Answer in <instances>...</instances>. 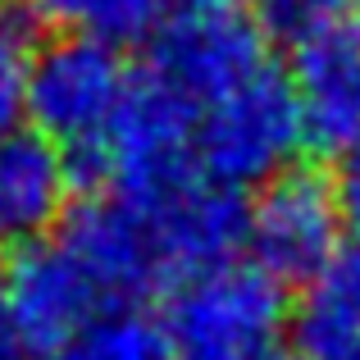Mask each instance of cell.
Masks as SVG:
<instances>
[{
    "mask_svg": "<svg viewBox=\"0 0 360 360\" xmlns=\"http://www.w3.org/2000/svg\"><path fill=\"white\" fill-rule=\"evenodd\" d=\"M301 141L306 123L278 60L196 110V169L229 192L274 183L283 169H292Z\"/></svg>",
    "mask_w": 360,
    "mask_h": 360,
    "instance_id": "6da1fadb",
    "label": "cell"
},
{
    "mask_svg": "<svg viewBox=\"0 0 360 360\" xmlns=\"http://www.w3.org/2000/svg\"><path fill=\"white\" fill-rule=\"evenodd\" d=\"M288 324L283 283L255 264H219L178 283L165 306L174 360H269Z\"/></svg>",
    "mask_w": 360,
    "mask_h": 360,
    "instance_id": "7a4b0ae2",
    "label": "cell"
},
{
    "mask_svg": "<svg viewBox=\"0 0 360 360\" xmlns=\"http://www.w3.org/2000/svg\"><path fill=\"white\" fill-rule=\"evenodd\" d=\"M128 87L132 73L115 41L82 32L55 37V41L37 46L32 78H27L32 132H41L60 150L91 155L128 101Z\"/></svg>",
    "mask_w": 360,
    "mask_h": 360,
    "instance_id": "3957f363",
    "label": "cell"
},
{
    "mask_svg": "<svg viewBox=\"0 0 360 360\" xmlns=\"http://www.w3.org/2000/svg\"><path fill=\"white\" fill-rule=\"evenodd\" d=\"M91 155L110 187L132 201H150L205 178L196 169V105L150 69L132 78L128 101Z\"/></svg>",
    "mask_w": 360,
    "mask_h": 360,
    "instance_id": "277c9868",
    "label": "cell"
},
{
    "mask_svg": "<svg viewBox=\"0 0 360 360\" xmlns=\"http://www.w3.org/2000/svg\"><path fill=\"white\" fill-rule=\"evenodd\" d=\"M342 205L324 174L315 169H283L274 183L255 192L246 205V246L251 264L274 283H310L333 251L342 246Z\"/></svg>",
    "mask_w": 360,
    "mask_h": 360,
    "instance_id": "5b68a950",
    "label": "cell"
},
{
    "mask_svg": "<svg viewBox=\"0 0 360 360\" xmlns=\"http://www.w3.org/2000/svg\"><path fill=\"white\" fill-rule=\"evenodd\" d=\"M0 301H5L14 333L27 356H60L69 342H78L96 319H105V297L78 255L60 238L18 246L14 260L0 274Z\"/></svg>",
    "mask_w": 360,
    "mask_h": 360,
    "instance_id": "8992f818",
    "label": "cell"
},
{
    "mask_svg": "<svg viewBox=\"0 0 360 360\" xmlns=\"http://www.w3.org/2000/svg\"><path fill=\"white\" fill-rule=\"evenodd\" d=\"M274 55L260 23H251L238 5H205L178 14L155 37L146 69L201 110L205 101L224 96L229 87H238L242 78H251Z\"/></svg>",
    "mask_w": 360,
    "mask_h": 360,
    "instance_id": "52a82bcc",
    "label": "cell"
},
{
    "mask_svg": "<svg viewBox=\"0 0 360 360\" xmlns=\"http://www.w3.org/2000/svg\"><path fill=\"white\" fill-rule=\"evenodd\" d=\"M137 205L146 210L169 292L205 269L233 264L238 246H246L242 192H229V187L210 183V178H192V183L174 187V192L150 196V201H137Z\"/></svg>",
    "mask_w": 360,
    "mask_h": 360,
    "instance_id": "ba28073f",
    "label": "cell"
},
{
    "mask_svg": "<svg viewBox=\"0 0 360 360\" xmlns=\"http://www.w3.org/2000/svg\"><path fill=\"white\" fill-rule=\"evenodd\" d=\"M60 242L78 255L87 278L105 297V306H132L146 292L165 288V269L155 255L146 210L128 196H91V201L73 205L69 219L60 224Z\"/></svg>",
    "mask_w": 360,
    "mask_h": 360,
    "instance_id": "9c48e42d",
    "label": "cell"
},
{
    "mask_svg": "<svg viewBox=\"0 0 360 360\" xmlns=\"http://www.w3.org/2000/svg\"><path fill=\"white\" fill-rule=\"evenodd\" d=\"M292 91L306 141L342 155L360 137V23L347 14L292 37Z\"/></svg>",
    "mask_w": 360,
    "mask_h": 360,
    "instance_id": "30bf717a",
    "label": "cell"
},
{
    "mask_svg": "<svg viewBox=\"0 0 360 360\" xmlns=\"http://www.w3.org/2000/svg\"><path fill=\"white\" fill-rule=\"evenodd\" d=\"M78 169L41 132H9L0 141V242H46L69 219Z\"/></svg>",
    "mask_w": 360,
    "mask_h": 360,
    "instance_id": "8fae6325",
    "label": "cell"
},
{
    "mask_svg": "<svg viewBox=\"0 0 360 360\" xmlns=\"http://www.w3.org/2000/svg\"><path fill=\"white\" fill-rule=\"evenodd\" d=\"M292 324L306 360L360 356V233L347 238L333 251V260L306 283Z\"/></svg>",
    "mask_w": 360,
    "mask_h": 360,
    "instance_id": "7c38bea8",
    "label": "cell"
},
{
    "mask_svg": "<svg viewBox=\"0 0 360 360\" xmlns=\"http://www.w3.org/2000/svg\"><path fill=\"white\" fill-rule=\"evenodd\" d=\"M37 18L60 23L64 32L101 37V41H137L160 37L178 14L205 5H238V0H27Z\"/></svg>",
    "mask_w": 360,
    "mask_h": 360,
    "instance_id": "4fadbf2b",
    "label": "cell"
},
{
    "mask_svg": "<svg viewBox=\"0 0 360 360\" xmlns=\"http://www.w3.org/2000/svg\"><path fill=\"white\" fill-rule=\"evenodd\" d=\"M37 9L27 0H0V141L27 115V78L37 60Z\"/></svg>",
    "mask_w": 360,
    "mask_h": 360,
    "instance_id": "5bb4252c",
    "label": "cell"
},
{
    "mask_svg": "<svg viewBox=\"0 0 360 360\" xmlns=\"http://www.w3.org/2000/svg\"><path fill=\"white\" fill-rule=\"evenodd\" d=\"M55 360H174V347L165 338V324H150L146 315H105L69 342Z\"/></svg>",
    "mask_w": 360,
    "mask_h": 360,
    "instance_id": "9a60e30c",
    "label": "cell"
},
{
    "mask_svg": "<svg viewBox=\"0 0 360 360\" xmlns=\"http://www.w3.org/2000/svg\"><path fill=\"white\" fill-rule=\"evenodd\" d=\"M264 14H269L274 27L297 37L315 23H328V18L347 14V0H264Z\"/></svg>",
    "mask_w": 360,
    "mask_h": 360,
    "instance_id": "2e32d148",
    "label": "cell"
},
{
    "mask_svg": "<svg viewBox=\"0 0 360 360\" xmlns=\"http://www.w3.org/2000/svg\"><path fill=\"white\" fill-rule=\"evenodd\" d=\"M333 192H338V205H342V214L356 224V233H360V137L342 150V155H338Z\"/></svg>",
    "mask_w": 360,
    "mask_h": 360,
    "instance_id": "e0dca14e",
    "label": "cell"
},
{
    "mask_svg": "<svg viewBox=\"0 0 360 360\" xmlns=\"http://www.w3.org/2000/svg\"><path fill=\"white\" fill-rule=\"evenodd\" d=\"M269 360H292V356H283V352H278V356H269Z\"/></svg>",
    "mask_w": 360,
    "mask_h": 360,
    "instance_id": "ac0fdd59",
    "label": "cell"
},
{
    "mask_svg": "<svg viewBox=\"0 0 360 360\" xmlns=\"http://www.w3.org/2000/svg\"><path fill=\"white\" fill-rule=\"evenodd\" d=\"M352 360H360V356H352Z\"/></svg>",
    "mask_w": 360,
    "mask_h": 360,
    "instance_id": "d6986e66",
    "label": "cell"
}]
</instances>
